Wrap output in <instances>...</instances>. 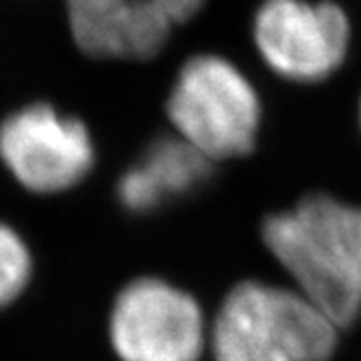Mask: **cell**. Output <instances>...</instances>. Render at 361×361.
I'll list each match as a JSON object with an SVG mask.
<instances>
[{"mask_svg": "<svg viewBox=\"0 0 361 361\" xmlns=\"http://www.w3.org/2000/svg\"><path fill=\"white\" fill-rule=\"evenodd\" d=\"M264 244L338 329L361 314V207L312 194L264 222Z\"/></svg>", "mask_w": 361, "mask_h": 361, "instance_id": "cell-1", "label": "cell"}, {"mask_svg": "<svg viewBox=\"0 0 361 361\" xmlns=\"http://www.w3.org/2000/svg\"><path fill=\"white\" fill-rule=\"evenodd\" d=\"M212 176V161L178 135L157 137L118 180V200L131 214H150L196 192Z\"/></svg>", "mask_w": 361, "mask_h": 361, "instance_id": "cell-8", "label": "cell"}, {"mask_svg": "<svg viewBox=\"0 0 361 361\" xmlns=\"http://www.w3.org/2000/svg\"><path fill=\"white\" fill-rule=\"evenodd\" d=\"M0 159L24 190L59 194L90 174L96 148L79 118L35 102L0 124Z\"/></svg>", "mask_w": 361, "mask_h": 361, "instance_id": "cell-6", "label": "cell"}, {"mask_svg": "<svg viewBox=\"0 0 361 361\" xmlns=\"http://www.w3.org/2000/svg\"><path fill=\"white\" fill-rule=\"evenodd\" d=\"M166 111L174 135L209 161L248 154L262 124V100L255 85L220 55H196L180 66Z\"/></svg>", "mask_w": 361, "mask_h": 361, "instance_id": "cell-3", "label": "cell"}, {"mask_svg": "<svg viewBox=\"0 0 361 361\" xmlns=\"http://www.w3.org/2000/svg\"><path fill=\"white\" fill-rule=\"evenodd\" d=\"M359 124H361V100H359Z\"/></svg>", "mask_w": 361, "mask_h": 361, "instance_id": "cell-10", "label": "cell"}, {"mask_svg": "<svg viewBox=\"0 0 361 361\" xmlns=\"http://www.w3.org/2000/svg\"><path fill=\"white\" fill-rule=\"evenodd\" d=\"M33 259L29 246L9 224L0 222V307L13 302L29 286Z\"/></svg>", "mask_w": 361, "mask_h": 361, "instance_id": "cell-9", "label": "cell"}, {"mask_svg": "<svg viewBox=\"0 0 361 361\" xmlns=\"http://www.w3.org/2000/svg\"><path fill=\"white\" fill-rule=\"evenodd\" d=\"M338 326L298 290L244 281L220 305L216 361H329Z\"/></svg>", "mask_w": 361, "mask_h": 361, "instance_id": "cell-2", "label": "cell"}, {"mask_svg": "<svg viewBox=\"0 0 361 361\" xmlns=\"http://www.w3.org/2000/svg\"><path fill=\"white\" fill-rule=\"evenodd\" d=\"M204 0H66L72 37L96 59H150Z\"/></svg>", "mask_w": 361, "mask_h": 361, "instance_id": "cell-7", "label": "cell"}, {"mask_svg": "<svg viewBox=\"0 0 361 361\" xmlns=\"http://www.w3.org/2000/svg\"><path fill=\"white\" fill-rule=\"evenodd\" d=\"M109 338L122 361H198L204 348L202 309L172 283L142 276L118 294Z\"/></svg>", "mask_w": 361, "mask_h": 361, "instance_id": "cell-5", "label": "cell"}, {"mask_svg": "<svg viewBox=\"0 0 361 361\" xmlns=\"http://www.w3.org/2000/svg\"><path fill=\"white\" fill-rule=\"evenodd\" d=\"M257 53L279 76L294 83H320L344 63L350 22L329 0H264L252 20Z\"/></svg>", "mask_w": 361, "mask_h": 361, "instance_id": "cell-4", "label": "cell"}]
</instances>
